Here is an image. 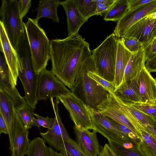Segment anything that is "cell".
Returning a JSON list of instances; mask_svg holds the SVG:
<instances>
[{"mask_svg":"<svg viewBox=\"0 0 156 156\" xmlns=\"http://www.w3.org/2000/svg\"><path fill=\"white\" fill-rule=\"evenodd\" d=\"M50 43L51 71L72 92L81 69L94 60L90 44L79 34Z\"/></svg>","mask_w":156,"mask_h":156,"instance_id":"obj_1","label":"cell"},{"mask_svg":"<svg viewBox=\"0 0 156 156\" xmlns=\"http://www.w3.org/2000/svg\"><path fill=\"white\" fill-rule=\"evenodd\" d=\"M35 19L28 18L24 23L30 48L33 66L35 73L39 75L46 69L51 59L50 42L44 30Z\"/></svg>","mask_w":156,"mask_h":156,"instance_id":"obj_2","label":"cell"},{"mask_svg":"<svg viewBox=\"0 0 156 156\" xmlns=\"http://www.w3.org/2000/svg\"><path fill=\"white\" fill-rule=\"evenodd\" d=\"M21 62L22 70L18 77L25 93L23 97L27 104L35 108L38 100L37 97L39 75L35 72L26 34L24 35L16 50Z\"/></svg>","mask_w":156,"mask_h":156,"instance_id":"obj_3","label":"cell"},{"mask_svg":"<svg viewBox=\"0 0 156 156\" xmlns=\"http://www.w3.org/2000/svg\"><path fill=\"white\" fill-rule=\"evenodd\" d=\"M92 71L96 72L94 60L81 69L71 92L87 106L96 109L97 106L107 98L109 92L88 76L87 73Z\"/></svg>","mask_w":156,"mask_h":156,"instance_id":"obj_4","label":"cell"},{"mask_svg":"<svg viewBox=\"0 0 156 156\" xmlns=\"http://www.w3.org/2000/svg\"><path fill=\"white\" fill-rule=\"evenodd\" d=\"M118 39L113 33L92 51L96 73L105 80L113 83L115 79Z\"/></svg>","mask_w":156,"mask_h":156,"instance_id":"obj_5","label":"cell"},{"mask_svg":"<svg viewBox=\"0 0 156 156\" xmlns=\"http://www.w3.org/2000/svg\"><path fill=\"white\" fill-rule=\"evenodd\" d=\"M0 21L13 48L16 50L25 34L24 22L20 13L18 0H2Z\"/></svg>","mask_w":156,"mask_h":156,"instance_id":"obj_6","label":"cell"},{"mask_svg":"<svg viewBox=\"0 0 156 156\" xmlns=\"http://www.w3.org/2000/svg\"><path fill=\"white\" fill-rule=\"evenodd\" d=\"M58 98L69 113L75 126L82 129L94 130L87 106L81 99L71 92Z\"/></svg>","mask_w":156,"mask_h":156,"instance_id":"obj_7","label":"cell"},{"mask_svg":"<svg viewBox=\"0 0 156 156\" xmlns=\"http://www.w3.org/2000/svg\"><path fill=\"white\" fill-rule=\"evenodd\" d=\"M53 74L45 69L39 74L37 97L38 101H47L48 99L58 98L71 92Z\"/></svg>","mask_w":156,"mask_h":156,"instance_id":"obj_8","label":"cell"},{"mask_svg":"<svg viewBox=\"0 0 156 156\" xmlns=\"http://www.w3.org/2000/svg\"><path fill=\"white\" fill-rule=\"evenodd\" d=\"M87 107L94 127L93 130L101 134L108 140L112 141L122 146L126 143H132L138 146L113 125L107 116L102 115L96 109Z\"/></svg>","mask_w":156,"mask_h":156,"instance_id":"obj_9","label":"cell"},{"mask_svg":"<svg viewBox=\"0 0 156 156\" xmlns=\"http://www.w3.org/2000/svg\"><path fill=\"white\" fill-rule=\"evenodd\" d=\"M102 115L126 126L141 140L142 137L139 132L130 122L114 93L109 92L107 98L96 108Z\"/></svg>","mask_w":156,"mask_h":156,"instance_id":"obj_10","label":"cell"},{"mask_svg":"<svg viewBox=\"0 0 156 156\" xmlns=\"http://www.w3.org/2000/svg\"><path fill=\"white\" fill-rule=\"evenodd\" d=\"M55 115V121L51 128L45 133H40V135L51 147L61 151V146L63 142L70 138L61 121L58 112L59 100L53 98L50 99Z\"/></svg>","mask_w":156,"mask_h":156,"instance_id":"obj_11","label":"cell"},{"mask_svg":"<svg viewBox=\"0 0 156 156\" xmlns=\"http://www.w3.org/2000/svg\"><path fill=\"white\" fill-rule=\"evenodd\" d=\"M156 11V0L134 9L128 10L118 22L113 33L117 37L121 38L133 24Z\"/></svg>","mask_w":156,"mask_h":156,"instance_id":"obj_12","label":"cell"},{"mask_svg":"<svg viewBox=\"0 0 156 156\" xmlns=\"http://www.w3.org/2000/svg\"><path fill=\"white\" fill-rule=\"evenodd\" d=\"M0 51L11 74L14 83L17 85L18 78L22 70L21 62L16 51L10 43L3 25L0 21Z\"/></svg>","mask_w":156,"mask_h":156,"instance_id":"obj_13","label":"cell"},{"mask_svg":"<svg viewBox=\"0 0 156 156\" xmlns=\"http://www.w3.org/2000/svg\"><path fill=\"white\" fill-rule=\"evenodd\" d=\"M14 83L8 67L3 56L0 58V89L3 90L14 101L16 109L27 104Z\"/></svg>","mask_w":156,"mask_h":156,"instance_id":"obj_14","label":"cell"},{"mask_svg":"<svg viewBox=\"0 0 156 156\" xmlns=\"http://www.w3.org/2000/svg\"><path fill=\"white\" fill-rule=\"evenodd\" d=\"M29 130L25 128L16 112L13 128V148L11 156H24L26 154L30 140Z\"/></svg>","mask_w":156,"mask_h":156,"instance_id":"obj_15","label":"cell"},{"mask_svg":"<svg viewBox=\"0 0 156 156\" xmlns=\"http://www.w3.org/2000/svg\"><path fill=\"white\" fill-rule=\"evenodd\" d=\"M61 5L64 9L66 16L68 37L79 34L80 27L88 20L84 18L80 13L75 0L61 1Z\"/></svg>","mask_w":156,"mask_h":156,"instance_id":"obj_16","label":"cell"},{"mask_svg":"<svg viewBox=\"0 0 156 156\" xmlns=\"http://www.w3.org/2000/svg\"><path fill=\"white\" fill-rule=\"evenodd\" d=\"M74 132L76 142L83 151L89 156H97L100 151L97 132H91L88 129H81L76 126Z\"/></svg>","mask_w":156,"mask_h":156,"instance_id":"obj_17","label":"cell"},{"mask_svg":"<svg viewBox=\"0 0 156 156\" xmlns=\"http://www.w3.org/2000/svg\"><path fill=\"white\" fill-rule=\"evenodd\" d=\"M16 106L11 98L4 91L0 89V113L3 116L6 125L9 136V149L13 148V128L16 116Z\"/></svg>","mask_w":156,"mask_h":156,"instance_id":"obj_18","label":"cell"},{"mask_svg":"<svg viewBox=\"0 0 156 156\" xmlns=\"http://www.w3.org/2000/svg\"><path fill=\"white\" fill-rule=\"evenodd\" d=\"M142 103L155 104L156 81L145 66L138 74Z\"/></svg>","mask_w":156,"mask_h":156,"instance_id":"obj_19","label":"cell"},{"mask_svg":"<svg viewBox=\"0 0 156 156\" xmlns=\"http://www.w3.org/2000/svg\"><path fill=\"white\" fill-rule=\"evenodd\" d=\"M156 25V19L147 16L132 26L122 37H134L143 44L147 41Z\"/></svg>","mask_w":156,"mask_h":156,"instance_id":"obj_20","label":"cell"},{"mask_svg":"<svg viewBox=\"0 0 156 156\" xmlns=\"http://www.w3.org/2000/svg\"><path fill=\"white\" fill-rule=\"evenodd\" d=\"M139 74L133 79L121 83L117 87L114 93L120 99L129 102H142Z\"/></svg>","mask_w":156,"mask_h":156,"instance_id":"obj_21","label":"cell"},{"mask_svg":"<svg viewBox=\"0 0 156 156\" xmlns=\"http://www.w3.org/2000/svg\"><path fill=\"white\" fill-rule=\"evenodd\" d=\"M133 53L126 47L120 38H118L114 82L117 88L122 82L126 67Z\"/></svg>","mask_w":156,"mask_h":156,"instance_id":"obj_22","label":"cell"},{"mask_svg":"<svg viewBox=\"0 0 156 156\" xmlns=\"http://www.w3.org/2000/svg\"><path fill=\"white\" fill-rule=\"evenodd\" d=\"M145 62L144 51L142 47L131 55L126 67L121 83L135 78L145 66Z\"/></svg>","mask_w":156,"mask_h":156,"instance_id":"obj_23","label":"cell"},{"mask_svg":"<svg viewBox=\"0 0 156 156\" xmlns=\"http://www.w3.org/2000/svg\"><path fill=\"white\" fill-rule=\"evenodd\" d=\"M59 0H41L34 11L37 12L35 19L38 21L41 18L45 17L52 20L54 22L59 23L57 9L61 5Z\"/></svg>","mask_w":156,"mask_h":156,"instance_id":"obj_24","label":"cell"},{"mask_svg":"<svg viewBox=\"0 0 156 156\" xmlns=\"http://www.w3.org/2000/svg\"><path fill=\"white\" fill-rule=\"evenodd\" d=\"M139 127L142 137L139 149L146 156H156V136L141 123Z\"/></svg>","mask_w":156,"mask_h":156,"instance_id":"obj_25","label":"cell"},{"mask_svg":"<svg viewBox=\"0 0 156 156\" xmlns=\"http://www.w3.org/2000/svg\"><path fill=\"white\" fill-rule=\"evenodd\" d=\"M128 0H116L115 3L105 15V21H118L128 10Z\"/></svg>","mask_w":156,"mask_h":156,"instance_id":"obj_26","label":"cell"},{"mask_svg":"<svg viewBox=\"0 0 156 156\" xmlns=\"http://www.w3.org/2000/svg\"><path fill=\"white\" fill-rule=\"evenodd\" d=\"M26 154L28 156H51L45 140L40 137L30 141Z\"/></svg>","mask_w":156,"mask_h":156,"instance_id":"obj_27","label":"cell"},{"mask_svg":"<svg viewBox=\"0 0 156 156\" xmlns=\"http://www.w3.org/2000/svg\"><path fill=\"white\" fill-rule=\"evenodd\" d=\"M108 140V144L117 156H146L138 146L126 148L117 143Z\"/></svg>","mask_w":156,"mask_h":156,"instance_id":"obj_28","label":"cell"},{"mask_svg":"<svg viewBox=\"0 0 156 156\" xmlns=\"http://www.w3.org/2000/svg\"><path fill=\"white\" fill-rule=\"evenodd\" d=\"M78 8L82 16L88 20L96 15L97 3L96 0H75Z\"/></svg>","mask_w":156,"mask_h":156,"instance_id":"obj_29","label":"cell"},{"mask_svg":"<svg viewBox=\"0 0 156 156\" xmlns=\"http://www.w3.org/2000/svg\"><path fill=\"white\" fill-rule=\"evenodd\" d=\"M34 109L26 105L16 109V111L26 128L29 130L34 126L33 120L34 117Z\"/></svg>","mask_w":156,"mask_h":156,"instance_id":"obj_30","label":"cell"},{"mask_svg":"<svg viewBox=\"0 0 156 156\" xmlns=\"http://www.w3.org/2000/svg\"><path fill=\"white\" fill-rule=\"evenodd\" d=\"M119 98L133 116L147 128V129L152 125L155 120L156 119L142 113L131 106L127 102Z\"/></svg>","mask_w":156,"mask_h":156,"instance_id":"obj_31","label":"cell"},{"mask_svg":"<svg viewBox=\"0 0 156 156\" xmlns=\"http://www.w3.org/2000/svg\"><path fill=\"white\" fill-rule=\"evenodd\" d=\"M65 152L71 156H89L82 149L76 142L70 138L64 141L61 146V151Z\"/></svg>","mask_w":156,"mask_h":156,"instance_id":"obj_32","label":"cell"},{"mask_svg":"<svg viewBox=\"0 0 156 156\" xmlns=\"http://www.w3.org/2000/svg\"><path fill=\"white\" fill-rule=\"evenodd\" d=\"M121 100L127 102L131 106L142 113L156 119V104L129 102Z\"/></svg>","mask_w":156,"mask_h":156,"instance_id":"obj_33","label":"cell"},{"mask_svg":"<svg viewBox=\"0 0 156 156\" xmlns=\"http://www.w3.org/2000/svg\"><path fill=\"white\" fill-rule=\"evenodd\" d=\"M87 75L101 85L108 92L115 93L117 87L113 82L108 81L98 75L95 71H89Z\"/></svg>","mask_w":156,"mask_h":156,"instance_id":"obj_34","label":"cell"},{"mask_svg":"<svg viewBox=\"0 0 156 156\" xmlns=\"http://www.w3.org/2000/svg\"><path fill=\"white\" fill-rule=\"evenodd\" d=\"M108 117L109 121L113 125L128 138L136 144L139 146L141 140L137 135L126 126L119 123Z\"/></svg>","mask_w":156,"mask_h":156,"instance_id":"obj_35","label":"cell"},{"mask_svg":"<svg viewBox=\"0 0 156 156\" xmlns=\"http://www.w3.org/2000/svg\"><path fill=\"white\" fill-rule=\"evenodd\" d=\"M126 47L133 53H136L143 46V44L134 37L120 38Z\"/></svg>","mask_w":156,"mask_h":156,"instance_id":"obj_36","label":"cell"},{"mask_svg":"<svg viewBox=\"0 0 156 156\" xmlns=\"http://www.w3.org/2000/svg\"><path fill=\"white\" fill-rule=\"evenodd\" d=\"M116 1V0H96L97 3L96 15H105Z\"/></svg>","mask_w":156,"mask_h":156,"instance_id":"obj_37","label":"cell"},{"mask_svg":"<svg viewBox=\"0 0 156 156\" xmlns=\"http://www.w3.org/2000/svg\"><path fill=\"white\" fill-rule=\"evenodd\" d=\"M37 119L35 118L34 119L33 123L34 126L38 127H44L50 129L53 126L55 119L54 118H49L47 116L46 117H43L37 113H34Z\"/></svg>","mask_w":156,"mask_h":156,"instance_id":"obj_38","label":"cell"},{"mask_svg":"<svg viewBox=\"0 0 156 156\" xmlns=\"http://www.w3.org/2000/svg\"><path fill=\"white\" fill-rule=\"evenodd\" d=\"M145 62L156 55V38L154 39L146 47L143 48Z\"/></svg>","mask_w":156,"mask_h":156,"instance_id":"obj_39","label":"cell"},{"mask_svg":"<svg viewBox=\"0 0 156 156\" xmlns=\"http://www.w3.org/2000/svg\"><path fill=\"white\" fill-rule=\"evenodd\" d=\"M19 11L21 18L23 19L28 13L31 5V0L18 1Z\"/></svg>","mask_w":156,"mask_h":156,"instance_id":"obj_40","label":"cell"},{"mask_svg":"<svg viewBox=\"0 0 156 156\" xmlns=\"http://www.w3.org/2000/svg\"><path fill=\"white\" fill-rule=\"evenodd\" d=\"M152 1L153 0H128V10L134 9Z\"/></svg>","mask_w":156,"mask_h":156,"instance_id":"obj_41","label":"cell"},{"mask_svg":"<svg viewBox=\"0 0 156 156\" xmlns=\"http://www.w3.org/2000/svg\"><path fill=\"white\" fill-rule=\"evenodd\" d=\"M99 156H117L109 144H105L100 148Z\"/></svg>","mask_w":156,"mask_h":156,"instance_id":"obj_42","label":"cell"},{"mask_svg":"<svg viewBox=\"0 0 156 156\" xmlns=\"http://www.w3.org/2000/svg\"><path fill=\"white\" fill-rule=\"evenodd\" d=\"M145 66L150 73H156V55L146 61Z\"/></svg>","mask_w":156,"mask_h":156,"instance_id":"obj_43","label":"cell"},{"mask_svg":"<svg viewBox=\"0 0 156 156\" xmlns=\"http://www.w3.org/2000/svg\"><path fill=\"white\" fill-rule=\"evenodd\" d=\"M156 38V25L151 32L147 41L143 44V48L146 47L154 39Z\"/></svg>","mask_w":156,"mask_h":156,"instance_id":"obj_44","label":"cell"},{"mask_svg":"<svg viewBox=\"0 0 156 156\" xmlns=\"http://www.w3.org/2000/svg\"><path fill=\"white\" fill-rule=\"evenodd\" d=\"M2 133L8 135V129L2 115L0 113V134Z\"/></svg>","mask_w":156,"mask_h":156,"instance_id":"obj_45","label":"cell"},{"mask_svg":"<svg viewBox=\"0 0 156 156\" xmlns=\"http://www.w3.org/2000/svg\"><path fill=\"white\" fill-rule=\"evenodd\" d=\"M51 156H65L62 152H58L51 147H48Z\"/></svg>","mask_w":156,"mask_h":156,"instance_id":"obj_46","label":"cell"},{"mask_svg":"<svg viewBox=\"0 0 156 156\" xmlns=\"http://www.w3.org/2000/svg\"><path fill=\"white\" fill-rule=\"evenodd\" d=\"M156 136V119L152 125L147 129Z\"/></svg>","mask_w":156,"mask_h":156,"instance_id":"obj_47","label":"cell"},{"mask_svg":"<svg viewBox=\"0 0 156 156\" xmlns=\"http://www.w3.org/2000/svg\"><path fill=\"white\" fill-rule=\"evenodd\" d=\"M147 16L151 18L156 19V11Z\"/></svg>","mask_w":156,"mask_h":156,"instance_id":"obj_48","label":"cell"},{"mask_svg":"<svg viewBox=\"0 0 156 156\" xmlns=\"http://www.w3.org/2000/svg\"><path fill=\"white\" fill-rule=\"evenodd\" d=\"M63 153L64 154L65 156H71L66 152H63Z\"/></svg>","mask_w":156,"mask_h":156,"instance_id":"obj_49","label":"cell"},{"mask_svg":"<svg viewBox=\"0 0 156 156\" xmlns=\"http://www.w3.org/2000/svg\"><path fill=\"white\" fill-rule=\"evenodd\" d=\"M155 79V80L156 81V78ZM155 104H156V101H155Z\"/></svg>","mask_w":156,"mask_h":156,"instance_id":"obj_50","label":"cell"}]
</instances>
